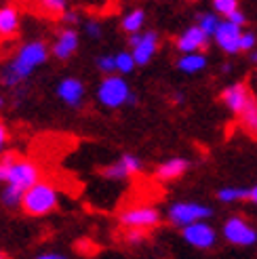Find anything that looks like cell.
<instances>
[{"instance_id": "1", "label": "cell", "mask_w": 257, "mask_h": 259, "mask_svg": "<svg viewBox=\"0 0 257 259\" xmlns=\"http://www.w3.org/2000/svg\"><path fill=\"white\" fill-rule=\"evenodd\" d=\"M47 59H49V47L40 38L21 45L17 55L13 57V61L3 72V84L9 89H17L21 82L30 78V74L36 68H40L42 63H47Z\"/></svg>"}, {"instance_id": "2", "label": "cell", "mask_w": 257, "mask_h": 259, "mask_svg": "<svg viewBox=\"0 0 257 259\" xmlns=\"http://www.w3.org/2000/svg\"><path fill=\"white\" fill-rule=\"evenodd\" d=\"M59 204V192L53 184L49 181H38L34 188H30L23 194L21 209L25 215L30 217H45L49 213H53Z\"/></svg>"}, {"instance_id": "3", "label": "cell", "mask_w": 257, "mask_h": 259, "mask_svg": "<svg viewBox=\"0 0 257 259\" xmlns=\"http://www.w3.org/2000/svg\"><path fill=\"white\" fill-rule=\"evenodd\" d=\"M213 215V209L202 202H192V200H179L173 202L166 211V217L169 222L177 228H188V226H194L200 222H207V219Z\"/></svg>"}, {"instance_id": "4", "label": "cell", "mask_w": 257, "mask_h": 259, "mask_svg": "<svg viewBox=\"0 0 257 259\" xmlns=\"http://www.w3.org/2000/svg\"><path fill=\"white\" fill-rule=\"evenodd\" d=\"M131 87L122 78V76H106L104 80L97 87V101L108 110H116L122 108L124 103H128L131 99Z\"/></svg>"}, {"instance_id": "5", "label": "cell", "mask_w": 257, "mask_h": 259, "mask_svg": "<svg viewBox=\"0 0 257 259\" xmlns=\"http://www.w3.org/2000/svg\"><path fill=\"white\" fill-rule=\"evenodd\" d=\"M118 222L126 228V230H141L148 232L154 230L160 224V211L152 204H135L128 206L118 215Z\"/></svg>"}, {"instance_id": "6", "label": "cell", "mask_w": 257, "mask_h": 259, "mask_svg": "<svg viewBox=\"0 0 257 259\" xmlns=\"http://www.w3.org/2000/svg\"><path fill=\"white\" fill-rule=\"evenodd\" d=\"M222 234L226 242L234 244V247H255L257 244V228L240 215L226 219V224L222 226Z\"/></svg>"}, {"instance_id": "7", "label": "cell", "mask_w": 257, "mask_h": 259, "mask_svg": "<svg viewBox=\"0 0 257 259\" xmlns=\"http://www.w3.org/2000/svg\"><path fill=\"white\" fill-rule=\"evenodd\" d=\"M40 177V171H38V166L32 162V160H23V158H17L15 164H13L11 169V175H9V181L7 186L9 188H15L17 192L25 194L30 188H34Z\"/></svg>"}, {"instance_id": "8", "label": "cell", "mask_w": 257, "mask_h": 259, "mask_svg": "<svg viewBox=\"0 0 257 259\" xmlns=\"http://www.w3.org/2000/svg\"><path fill=\"white\" fill-rule=\"evenodd\" d=\"M128 45H131V55L137 66H148L158 51V34L154 30H148L144 34H135L128 38Z\"/></svg>"}, {"instance_id": "9", "label": "cell", "mask_w": 257, "mask_h": 259, "mask_svg": "<svg viewBox=\"0 0 257 259\" xmlns=\"http://www.w3.org/2000/svg\"><path fill=\"white\" fill-rule=\"evenodd\" d=\"M251 101H253V95L245 82H232L222 91V103L232 114H236L238 118L251 106Z\"/></svg>"}, {"instance_id": "10", "label": "cell", "mask_w": 257, "mask_h": 259, "mask_svg": "<svg viewBox=\"0 0 257 259\" xmlns=\"http://www.w3.org/2000/svg\"><path fill=\"white\" fill-rule=\"evenodd\" d=\"M182 236H184V240L190 244V247L200 249V251L213 249L215 242H217V232H215V228L209 222H200V224L184 228Z\"/></svg>"}, {"instance_id": "11", "label": "cell", "mask_w": 257, "mask_h": 259, "mask_svg": "<svg viewBox=\"0 0 257 259\" xmlns=\"http://www.w3.org/2000/svg\"><path fill=\"white\" fill-rule=\"evenodd\" d=\"M209 40H211V36H207L194 23L175 38V47L182 55H192V53H202V51L209 47Z\"/></svg>"}, {"instance_id": "12", "label": "cell", "mask_w": 257, "mask_h": 259, "mask_svg": "<svg viewBox=\"0 0 257 259\" xmlns=\"http://www.w3.org/2000/svg\"><path fill=\"white\" fill-rule=\"evenodd\" d=\"M242 28H238V25H234L232 21L228 19H222L220 28H217V32L213 34V40L215 45L220 47L224 53L228 55H236L240 53V38H242Z\"/></svg>"}, {"instance_id": "13", "label": "cell", "mask_w": 257, "mask_h": 259, "mask_svg": "<svg viewBox=\"0 0 257 259\" xmlns=\"http://www.w3.org/2000/svg\"><path fill=\"white\" fill-rule=\"evenodd\" d=\"M84 93H87V89L82 80L76 78V76H66L57 84V97L70 108H78L84 99Z\"/></svg>"}, {"instance_id": "14", "label": "cell", "mask_w": 257, "mask_h": 259, "mask_svg": "<svg viewBox=\"0 0 257 259\" xmlns=\"http://www.w3.org/2000/svg\"><path fill=\"white\" fill-rule=\"evenodd\" d=\"M78 45H80V36L74 28H66L57 34V40L53 42L51 51H53V55L59 59V61H66L70 59L76 51H78Z\"/></svg>"}, {"instance_id": "15", "label": "cell", "mask_w": 257, "mask_h": 259, "mask_svg": "<svg viewBox=\"0 0 257 259\" xmlns=\"http://www.w3.org/2000/svg\"><path fill=\"white\" fill-rule=\"evenodd\" d=\"M139 171H141V160L137 156H133V154H124L118 162L106 166V169L101 171V175H104L106 179L118 181V179H126L131 175H137Z\"/></svg>"}, {"instance_id": "16", "label": "cell", "mask_w": 257, "mask_h": 259, "mask_svg": "<svg viewBox=\"0 0 257 259\" xmlns=\"http://www.w3.org/2000/svg\"><path fill=\"white\" fill-rule=\"evenodd\" d=\"M190 169V162L186 160V158H169V160H164V162H160L158 166H156V179L158 181H175V179H179L186 171Z\"/></svg>"}, {"instance_id": "17", "label": "cell", "mask_w": 257, "mask_h": 259, "mask_svg": "<svg viewBox=\"0 0 257 259\" xmlns=\"http://www.w3.org/2000/svg\"><path fill=\"white\" fill-rule=\"evenodd\" d=\"M19 23H21V15L17 7L13 5L0 7V38L15 36L19 32Z\"/></svg>"}, {"instance_id": "18", "label": "cell", "mask_w": 257, "mask_h": 259, "mask_svg": "<svg viewBox=\"0 0 257 259\" xmlns=\"http://www.w3.org/2000/svg\"><path fill=\"white\" fill-rule=\"evenodd\" d=\"M146 23V11L144 9H131L126 13V15L122 17L120 25L122 30L128 34V36H135V34H141V28H144Z\"/></svg>"}, {"instance_id": "19", "label": "cell", "mask_w": 257, "mask_h": 259, "mask_svg": "<svg viewBox=\"0 0 257 259\" xmlns=\"http://www.w3.org/2000/svg\"><path fill=\"white\" fill-rule=\"evenodd\" d=\"M177 68L184 74H198L207 68V57L204 53H192V55H182L177 59Z\"/></svg>"}, {"instance_id": "20", "label": "cell", "mask_w": 257, "mask_h": 259, "mask_svg": "<svg viewBox=\"0 0 257 259\" xmlns=\"http://www.w3.org/2000/svg\"><path fill=\"white\" fill-rule=\"evenodd\" d=\"M217 200L224 202V204H234L240 200H247L249 198V188H240V186H226L217 190Z\"/></svg>"}, {"instance_id": "21", "label": "cell", "mask_w": 257, "mask_h": 259, "mask_svg": "<svg viewBox=\"0 0 257 259\" xmlns=\"http://www.w3.org/2000/svg\"><path fill=\"white\" fill-rule=\"evenodd\" d=\"M220 23H222V17L217 15L215 11H204V13H198V17H196V25L198 28L207 34V36H213L217 32V28H220Z\"/></svg>"}, {"instance_id": "22", "label": "cell", "mask_w": 257, "mask_h": 259, "mask_svg": "<svg viewBox=\"0 0 257 259\" xmlns=\"http://www.w3.org/2000/svg\"><path fill=\"white\" fill-rule=\"evenodd\" d=\"M240 126L245 128V131L253 137H257V101L253 99L251 101V106L242 112L240 116Z\"/></svg>"}, {"instance_id": "23", "label": "cell", "mask_w": 257, "mask_h": 259, "mask_svg": "<svg viewBox=\"0 0 257 259\" xmlns=\"http://www.w3.org/2000/svg\"><path fill=\"white\" fill-rule=\"evenodd\" d=\"M213 11L217 13L220 17H224V19H228L232 13H236L238 9H240V5H238V0H213Z\"/></svg>"}, {"instance_id": "24", "label": "cell", "mask_w": 257, "mask_h": 259, "mask_svg": "<svg viewBox=\"0 0 257 259\" xmlns=\"http://www.w3.org/2000/svg\"><path fill=\"white\" fill-rule=\"evenodd\" d=\"M21 200H23V194H21V192H17L15 188L5 186V190L0 192V202H3V204L7 206V209H15L17 204L21 206Z\"/></svg>"}, {"instance_id": "25", "label": "cell", "mask_w": 257, "mask_h": 259, "mask_svg": "<svg viewBox=\"0 0 257 259\" xmlns=\"http://www.w3.org/2000/svg\"><path fill=\"white\" fill-rule=\"evenodd\" d=\"M135 59L131 55V51H120V53L116 55V72L118 74H131L135 70Z\"/></svg>"}, {"instance_id": "26", "label": "cell", "mask_w": 257, "mask_h": 259, "mask_svg": "<svg viewBox=\"0 0 257 259\" xmlns=\"http://www.w3.org/2000/svg\"><path fill=\"white\" fill-rule=\"evenodd\" d=\"M19 156H15V154H3L0 156V184H5L7 186V181H9V175H11V169H13V164H15Z\"/></svg>"}, {"instance_id": "27", "label": "cell", "mask_w": 257, "mask_h": 259, "mask_svg": "<svg viewBox=\"0 0 257 259\" xmlns=\"http://www.w3.org/2000/svg\"><path fill=\"white\" fill-rule=\"evenodd\" d=\"M97 70L106 76H114V72H116V55H99Z\"/></svg>"}, {"instance_id": "28", "label": "cell", "mask_w": 257, "mask_h": 259, "mask_svg": "<svg viewBox=\"0 0 257 259\" xmlns=\"http://www.w3.org/2000/svg\"><path fill=\"white\" fill-rule=\"evenodd\" d=\"M40 9L49 13V15H59V17H63V13L68 11L63 0H45V3H40Z\"/></svg>"}, {"instance_id": "29", "label": "cell", "mask_w": 257, "mask_h": 259, "mask_svg": "<svg viewBox=\"0 0 257 259\" xmlns=\"http://www.w3.org/2000/svg\"><path fill=\"white\" fill-rule=\"evenodd\" d=\"M257 47V36L253 32H242V38H240V51H245V53H253Z\"/></svg>"}, {"instance_id": "30", "label": "cell", "mask_w": 257, "mask_h": 259, "mask_svg": "<svg viewBox=\"0 0 257 259\" xmlns=\"http://www.w3.org/2000/svg\"><path fill=\"white\" fill-rule=\"evenodd\" d=\"M84 32H87L89 38H99V36H101V23L95 21V19L87 21V23H84Z\"/></svg>"}, {"instance_id": "31", "label": "cell", "mask_w": 257, "mask_h": 259, "mask_svg": "<svg viewBox=\"0 0 257 259\" xmlns=\"http://www.w3.org/2000/svg\"><path fill=\"white\" fill-rule=\"evenodd\" d=\"M124 238H126V242H131V244H139L141 240L146 238V232H141V230H126Z\"/></svg>"}, {"instance_id": "32", "label": "cell", "mask_w": 257, "mask_h": 259, "mask_svg": "<svg viewBox=\"0 0 257 259\" xmlns=\"http://www.w3.org/2000/svg\"><path fill=\"white\" fill-rule=\"evenodd\" d=\"M228 21H232L234 25H238V28H242V25H245V21H247V15H245V11H242V9H238L236 13H232V15L228 17Z\"/></svg>"}, {"instance_id": "33", "label": "cell", "mask_w": 257, "mask_h": 259, "mask_svg": "<svg viewBox=\"0 0 257 259\" xmlns=\"http://www.w3.org/2000/svg\"><path fill=\"white\" fill-rule=\"evenodd\" d=\"M7 141H9V128L3 120H0V156H3V152L7 148Z\"/></svg>"}, {"instance_id": "34", "label": "cell", "mask_w": 257, "mask_h": 259, "mask_svg": "<svg viewBox=\"0 0 257 259\" xmlns=\"http://www.w3.org/2000/svg\"><path fill=\"white\" fill-rule=\"evenodd\" d=\"M61 21L63 23H78L80 21V17H78V13H74V11H66V13H63V17H61Z\"/></svg>"}, {"instance_id": "35", "label": "cell", "mask_w": 257, "mask_h": 259, "mask_svg": "<svg viewBox=\"0 0 257 259\" xmlns=\"http://www.w3.org/2000/svg\"><path fill=\"white\" fill-rule=\"evenodd\" d=\"M36 259H68V257L61 255V253H40Z\"/></svg>"}, {"instance_id": "36", "label": "cell", "mask_w": 257, "mask_h": 259, "mask_svg": "<svg viewBox=\"0 0 257 259\" xmlns=\"http://www.w3.org/2000/svg\"><path fill=\"white\" fill-rule=\"evenodd\" d=\"M251 204H257V184L253 188H249V198H247Z\"/></svg>"}, {"instance_id": "37", "label": "cell", "mask_w": 257, "mask_h": 259, "mask_svg": "<svg viewBox=\"0 0 257 259\" xmlns=\"http://www.w3.org/2000/svg\"><path fill=\"white\" fill-rule=\"evenodd\" d=\"M175 101H177V103H182V101H184V95H182V93H177V95H175Z\"/></svg>"}, {"instance_id": "38", "label": "cell", "mask_w": 257, "mask_h": 259, "mask_svg": "<svg viewBox=\"0 0 257 259\" xmlns=\"http://www.w3.org/2000/svg\"><path fill=\"white\" fill-rule=\"evenodd\" d=\"M251 61L257 63V51H253V53H251Z\"/></svg>"}, {"instance_id": "39", "label": "cell", "mask_w": 257, "mask_h": 259, "mask_svg": "<svg viewBox=\"0 0 257 259\" xmlns=\"http://www.w3.org/2000/svg\"><path fill=\"white\" fill-rule=\"evenodd\" d=\"M3 106H5V97L0 95V110H3Z\"/></svg>"}, {"instance_id": "40", "label": "cell", "mask_w": 257, "mask_h": 259, "mask_svg": "<svg viewBox=\"0 0 257 259\" xmlns=\"http://www.w3.org/2000/svg\"><path fill=\"white\" fill-rule=\"evenodd\" d=\"M0 259H7V255H5L3 251H0Z\"/></svg>"}]
</instances>
